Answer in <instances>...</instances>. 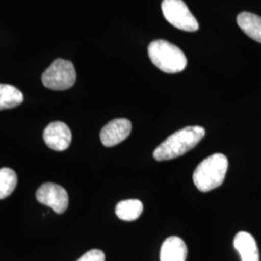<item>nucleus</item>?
Wrapping results in <instances>:
<instances>
[{
	"label": "nucleus",
	"mask_w": 261,
	"mask_h": 261,
	"mask_svg": "<svg viewBox=\"0 0 261 261\" xmlns=\"http://www.w3.org/2000/svg\"><path fill=\"white\" fill-rule=\"evenodd\" d=\"M188 249L186 244L177 236H171L166 239L161 248V261H186Z\"/></svg>",
	"instance_id": "9"
},
{
	"label": "nucleus",
	"mask_w": 261,
	"mask_h": 261,
	"mask_svg": "<svg viewBox=\"0 0 261 261\" xmlns=\"http://www.w3.org/2000/svg\"><path fill=\"white\" fill-rule=\"evenodd\" d=\"M23 102V94L17 87L0 84V111L9 110Z\"/></svg>",
	"instance_id": "13"
},
{
	"label": "nucleus",
	"mask_w": 261,
	"mask_h": 261,
	"mask_svg": "<svg viewBox=\"0 0 261 261\" xmlns=\"http://www.w3.org/2000/svg\"><path fill=\"white\" fill-rule=\"evenodd\" d=\"M106 255L100 250H91L89 252L84 253L83 256H81L76 261H105Z\"/></svg>",
	"instance_id": "15"
},
{
	"label": "nucleus",
	"mask_w": 261,
	"mask_h": 261,
	"mask_svg": "<svg viewBox=\"0 0 261 261\" xmlns=\"http://www.w3.org/2000/svg\"><path fill=\"white\" fill-rule=\"evenodd\" d=\"M162 11L168 22L183 31L194 32L198 29V22L183 0H163Z\"/></svg>",
	"instance_id": "5"
},
{
	"label": "nucleus",
	"mask_w": 261,
	"mask_h": 261,
	"mask_svg": "<svg viewBox=\"0 0 261 261\" xmlns=\"http://www.w3.org/2000/svg\"><path fill=\"white\" fill-rule=\"evenodd\" d=\"M234 248L239 252L241 261H259V252L252 234L240 231L235 235Z\"/></svg>",
	"instance_id": "10"
},
{
	"label": "nucleus",
	"mask_w": 261,
	"mask_h": 261,
	"mask_svg": "<svg viewBox=\"0 0 261 261\" xmlns=\"http://www.w3.org/2000/svg\"><path fill=\"white\" fill-rule=\"evenodd\" d=\"M44 141L50 149L64 151L72 141V133L65 123L56 121L47 125L44 130Z\"/></svg>",
	"instance_id": "7"
},
{
	"label": "nucleus",
	"mask_w": 261,
	"mask_h": 261,
	"mask_svg": "<svg viewBox=\"0 0 261 261\" xmlns=\"http://www.w3.org/2000/svg\"><path fill=\"white\" fill-rule=\"evenodd\" d=\"M130 130L132 123L130 120L126 118L114 119L109 122L101 130V141L106 147L115 146L130 136Z\"/></svg>",
	"instance_id": "8"
},
{
	"label": "nucleus",
	"mask_w": 261,
	"mask_h": 261,
	"mask_svg": "<svg viewBox=\"0 0 261 261\" xmlns=\"http://www.w3.org/2000/svg\"><path fill=\"white\" fill-rule=\"evenodd\" d=\"M38 201L50 207L57 214H63L69 205L68 193L63 187L55 183H45L36 192Z\"/></svg>",
	"instance_id": "6"
},
{
	"label": "nucleus",
	"mask_w": 261,
	"mask_h": 261,
	"mask_svg": "<svg viewBox=\"0 0 261 261\" xmlns=\"http://www.w3.org/2000/svg\"><path fill=\"white\" fill-rule=\"evenodd\" d=\"M76 73L71 61L58 58L47 68L42 75L45 87L53 90H66L75 83Z\"/></svg>",
	"instance_id": "4"
},
{
	"label": "nucleus",
	"mask_w": 261,
	"mask_h": 261,
	"mask_svg": "<svg viewBox=\"0 0 261 261\" xmlns=\"http://www.w3.org/2000/svg\"><path fill=\"white\" fill-rule=\"evenodd\" d=\"M143 205L139 199H126L118 202L115 207V214L126 222H132L139 219L142 214Z\"/></svg>",
	"instance_id": "12"
},
{
	"label": "nucleus",
	"mask_w": 261,
	"mask_h": 261,
	"mask_svg": "<svg viewBox=\"0 0 261 261\" xmlns=\"http://www.w3.org/2000/svg\"><path fill=\"white\" fill-rule=\"evenodd\" d=\"M204 136L205 130L200 126L185 127L164 140L154 150L153 157L159 162L178 158L195 148Z\"/></svg>",
	"instance_id": "1"
},
{
	"label": "nucleus",
	"mask_w": 261,
	"mask_h": 261,
	"mask_svg": "<svg viewBox=\"0 0 261 261\" xmlns=\"http://www.w3.org/2000/svg\"><path fill=\"white\" fill-rule=\"evenodd\" d=\"M148 56L152 63L168 74L182 72L187 66V57L175 45L166 40H155L148 46Z\"/></svg>",
	"instance_id": "3"
},
{
	"label": "nucleus",
	"mask_w": 261,
	"mask_h": 261,
	"mask_svg": "<svg viewBox=\"0 0 261 261\" xmlns=\"http://www.w3.org/2000/svg\"><path fill=\"white\" fill-rule=\"evenodd\" d=\"M18 183L16 172L8 168L0 169V199H4L14 192Z\"/></svg>",
	"instance_id": "14"
},
{
	"label": "nucleus",
	"mask_w": 261,
	"mask_h": 261,
	"mask_svg": "<svg viewBox=\"0 0 261 261\" xmlns=\"http://www.w3.org/2000/svg\"><path fill=\"white\" fill-rule=\"evenodd\" d=\"M237 23L246 35L261 43L260 17L252 13L243 12L237 16Z\"/></svg>",
	"instance_id": "11"
},
{
	"label": "nucleus",
	"mask_w": 261,
	"mask_h": 261,
	"mask_svg": "<svg viewBox=\"0 0 261 261\" xmlns=\"http://www.w3.org/2000/svg\"><path fill=\"white\" fill-rule=\"evenodd\" d=\"M228 168V161L224 154L217 153L203 160L196 167L193 180L198 191L206 193L221 186Z\"/></svg>",
	"instance_id": "2"
}]
</instances>
